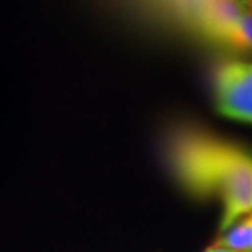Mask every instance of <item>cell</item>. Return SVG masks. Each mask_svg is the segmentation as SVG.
Masks as SVG:
<instances>
[{"instance_id": "obj_1", "label": "cell", "mask_w": 252, "mask_h": 252, "mask_svg": "<svg viewBox=\"0 0 252 252\" xmlns=\"http://www.w3.org/2000/svg\"><path fill=\"white\" fill-rule=\"evenodd\" d=\"M168 160L188 193L221 198V233L252 212L251 149L205 132L182 130L168 144Z\"/></svg>"}, {"instance_id": "obj_2", "label": "cell", "mask_w": 252, "mask_h": 252, "mask_svg": "<svg viewBox=\"0 0 252 252\" xmlns=\"http://www.w3.org/2000/svg\"><path fill=\"white\" fill-rule=\"evenodd\" d=\"M216 107L223 117L252 124V63L230 61L216 72Z\"/></svg>"}, {"instance_id": "obj_3", "label": "cell", "mask_w": 252, "mask_h": 252, "mask_svg": "<svg viewBox=\"0 0 252 252\" xmlns=\"http://www.w3.org/2000/svg\"><path fill=\"white\" fill-rule=\"evenodd\" d=\"M245 11L247 7L241 0H207L202 11V26L206 35L216 39Z\"/></svg>"}, {"instance_id": "obj_4", "label": "cell", "mask_w": 252, "mask_h": 252, "mask_svg": "<svg viewBox=\"0 0 252 252\" xmlns=\"http://www.w3.org/2000/svg\"><path fill=\"white\" fill-rule=\"evenodd\" d=\"M215 245L234 252H248L252 248V212L237 220L224 234L219 237Z\"/></svg>"}, {"instance_id": "obj_5", "label": "cell", "mask_w": 252, "mask_h": 252, "mask_svg": "<svg viewBox=\"0 0 252 252\" xmlns=\"http://www.w3.org/2000/svg\"><path fill=\"white\" fill-rule=\"evenodd\" d=\"M215 41L223 45L231 46L234 49L252 51V11L247 10L241 17L224 30Z\"/></svg>"}, {"instance_id": "obj_6", "label": "cell", "mask_w": 252, "mask_h": 252, "mask_svg": "<svg viewBox=\"0 0 252 252\" xmlns=\"http://www.w3.org/2000/svg\"><path fill=\"white\" fill-rule=\"evenodd\" d=\"M205 252H234L231 251V250H227V248H223V247H219V245H212V247H209Z\"/></svg>"}, {"instance_id": "obj_7", "label": "cell", "mask_w": 252, "mask_h": 252, "mask_svg": "<svg viewBox=\"0 0 252 252\" xmlns=\"http://www.w3.org/2000/svg\"><path fill=\"white\" fill-rule=\"evenodd\" d=\"M241 3L247 7V10L252 11V0H241Z\"/></svg>"}, {"instance_id": "obj_8", "label": "cell", "mask_w": 252, "mask_h": 252, "mask_svg": "<svg viewBox=\"0 0 252 252\" xmlns=\"http://www.w3.org/2000/svg\"><path fill=\"white\" fill-rule=\"evenodd\" d=\"M248 252H252V248H251V250H250V251H248Z\"/></svg>"}]
</instances>
